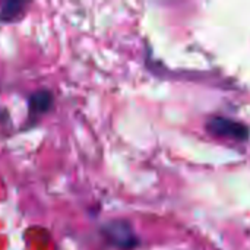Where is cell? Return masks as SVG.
<instances>
[{"label":"cell","mask_w":250,"mask_h":250,"mask_svg":"<svg viewBox=\"0 0 250 250\" xmlns=\"http://www.w3.org/2000/svg\"><path fill=\"white\" fill-rule=\"evenodd\" d=\"M103 234L108 240V243L113 245L117 249L132 250L135 249L138 246V243H139V240L135 236L130 224H127L125 221L108 223L103 229Z\"/></svg>","instance_id":"6da1fadb"},{"label":"cell","mask_w":250,"mask_h":250,"mask_svg":"<svg viewBox=\"0 0 250 250\" xmlns=\"http://www.w3.org/2000/svg\"><path fill=\"white\" fill-rule=\"evenodd\" d=\"M207 130L211 132L215 136H223V138H230L234 141H248L249 139V127L240 122L226 119V117H212L207 123Z\"/></svg>","instance_id":"7a4b0ae2"},{"label":"cell","mask_w":250,"mask_h":250,"mask_svg":"<svg viewBox=\"0 0 250 250\" xmlns=\"http://www.w3.org/2000/svg\"><path fill=\"white\" fill-rule=\"evenodd\" d=\"M54 105V97L48 89H40L34 92L28 103V120L31 123L38 122Z\"/></svg>","instance_id":"3957f363"},{"label":"cell","mask_w":250,"mask_h":250,"mask_svg":"<svg viewBox=\"0 0 250 250\" xmlns=\"http://www.w3.org/2000/svg\"><path fill=\"white\" fill-rule=\"evenodd\" d=\"M28 3L18 0L0 1V22H15L19 21L26 9Z\"/></svg>","instance_id":"277c9868"}]
</instances>
